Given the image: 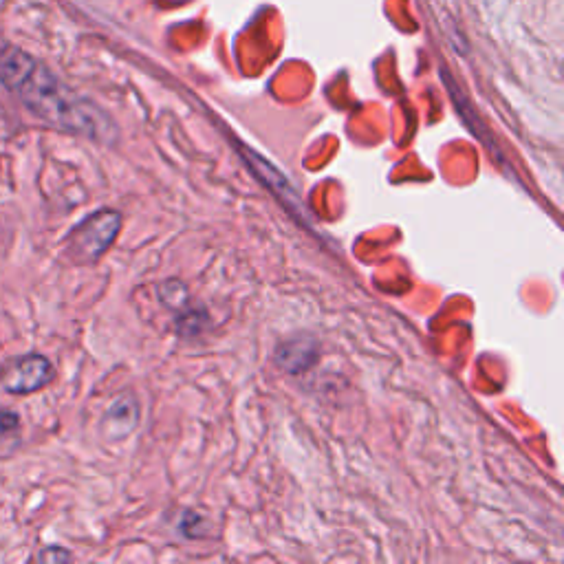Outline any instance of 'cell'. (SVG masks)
Masks as SVG:
<instances>
[{
  "mask_svg": "<svg viewBox=\"0 0 564 564\" xmlns=\"http://www.w3.org/2000/svg\"><path fill=\"white\" fill-rule=\"evenodd\" d=\"M0 84L12 91L42 122L108 144L117 135L113 119L100 106L69 89L47 64L12 42H0Z\"/></svg>",
  "mask_w": 564,
  "mask_h": 564,
  "instance_id": "1",
  "label": "cell"
},
{
  "mask_svg": "<svg viewBox=\"0 0 564 564\" xmlns=\"http://www.w3.org/2000/svg\"><path fill=\"white\" fill-rule=\"evenodd\" d=\"M122 227V214L100 210L84 219L69 236V252L78 263H93L108 252Z\"/></svg>",
  "mask_w": 564,
  "mask_h": 564,
  "instance_id": "2",
  "label": "cell"
},
{
  "mask_svg": "<svg viewBox=\"0 0 564 564\" xmlns=\"http://www.w3.org/2000/svg\"><path fill=\"white\" fill-rule=\"evenodd\" d=\"M53 375H56V371H53V364L47 360V357L31 353L9 362L5 366L3 377H0V382H3V388L7 393L29 395L51 384Z\"/></svg>",
  "mask_w": 564,
  "mask_h": 564,
  "instance_id": "3",
  "label": "cell"
},
{
  "mask_svg": "<svg viewBox=\"0 0 564 564\" xmlns=\"http://www.w3.org/2000/svg\"><path fill=\"white\" fill-rule=\"evenodd\" d=\"M139 421V404L135 397L122 395L108 406L102 419V435L108 441H122L137 428Z\"/></svg>",
  "mask_w": 564,
  "mask_h": 564,
  "instance_id": "4",
  "label": "cell"
},
{
  "mask_svg": "<svg viewBox=\"0 0 564 564\" xmlns=\"http://www.w3.org/2000/svg\"><path fill=\"white\" fill-rule=\"evenodd\" d=\"M313 357H316V346L305 340H296L280 346L278 362L280 366H285L289 373H298L300 368H307L313 362Z\"/></svg>",
  "mask_w": 564,
  "mask_h": 564,
  "instance_id": "5",
  "label": "cell"
},
{
  "mask_svg": "<svg viewBox=\"0 0 564 564\" xmlns=\"http://www.w3.org/2000/svg\"><path fill=\"white\" fill-rule=\"evenodd\" d=\"M36 560L40 562H67L71 560V553L69 551H64L62 547H47V549H42Z\"/></svg>",
  "mask_w": 564,
  "mask_h": 564,
  "instance_id": "7",
  "label": "cell"
},
{
  "mask_svg": "<svg viewBox=\"0 0 564 564\" xmlns=\"http://www.w3.org/2000/svg\"><path fill=\"white\" fill-rule=\"evenodd\" d=\"M20 419L12 410H0V443H9L18 437Z\"/></svg>",
  "mask_w": 564,
  "mask_h": 564,
  "instance_id": "6",
  "label": "cell"
}]
</instances>
